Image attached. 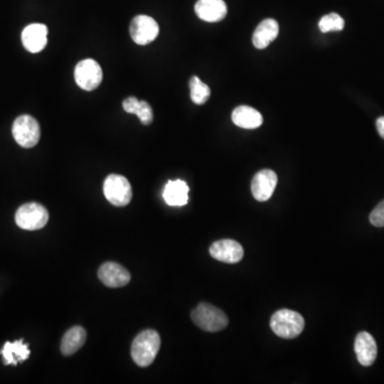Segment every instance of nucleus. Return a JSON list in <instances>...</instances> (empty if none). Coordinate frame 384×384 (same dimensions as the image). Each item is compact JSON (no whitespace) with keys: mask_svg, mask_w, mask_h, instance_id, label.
Returning <instances> with one entry per match:
<instances>
[{"mask_svg":"<svg viewBox=\"0 0 384 384\" xmlns=\"http://www.w3.org/2000/svg\"><path fill=\"white\" fill-rule=\"evenodd\" d=\"M193 323L206 332H219L229 325L223 311L209 303H199L192 313Z\"/></svg>","mask_w":384,"mask_h":384,"instance_id":"nucleus-3","label":"nucleus"},{"mask_svg":"<svg viewBox=\"0 0 384 384\" xmlns=\"http://www.w3.org/2000/svg\"><path fill=\"white\" fill-rule=\"evenodd\" d=\"M0 353L6 365H16L19 362L26 361L29 358L30 351L23 340H19L14 343L6 342Z\"/></svg>","mask_w":384,"mask_h":384,"instance_id":"nucleus-20","label":"nucleus"},{"mask_svg":"<svg viewBox=\"0 0 384 384\" xmlns=\"http://www.w3.org/2000/svg\"><path fill=\"white\" fill-rule=\"evenodd\" d=\"M130 33L136 44L145 46L156 40L160 33V26L153 17L138 15L130 23Z\"/></svg>","mask_w":384,"mask_h":384,"instance_id":"nucleus-8","label":"nucleus"},{"mask_svg":"<svg viewBox=\"0 0 384 384\" xmlns=\"http://www.w3.org/2000/svg\"><path fill=\"white\" fill-rule=\"evenodd\" d=\"M85 340H87V332L83 327L71 328L62 338L61 345H60L62 355L66 357L74 355L85 345Z\"/></svg>","mask_w":384,"mask_h":384,"instance_id":"nucleus-18","label":"nucleus"},{"mask_svg":"<svg viewBox=\"0 0 384 384\" xmlns=\"http://www.w3.org/2000/svg\"><path fill=\"white\" fill-rule=\"evenodd\" d=\"M370 221L374 227H384V199L373 210L370 216Z\"/></svg>","mask_w":384,"mask_h":384,"instance_id":"nucleus-23","label":"nucleus"},{"mask_svg":"<svg viewBox=\"0 0 384 384\" xmlns=\"http://www.w3.org/2000/svg\"><path fill=\"white\" fill-rule=\"evenodd\" d=\"M190 98L195 105H204L210 96V89L199 77L192 76L190 81Z\"/></svg>","mask_w":384,"mask_h":384,"instance_id":"nucleus-21","label":"nucleus"},{"mask_svg":"<svg viewBox=\"0 0 384 384\" xmlns=\"http://www.w3.org/2000/svg\"><path fill=\"white\" fill-rule=\"evenodd\" d=\"M345 21L338 13H330L321 17L319 21V29L323 33L331 31H341L344 29Z\"/></svg>","mask_w":384,"mask_h":384,"instance_id":"nucleus-22","label":"nucleus"},{"mask_svg":"<svg viewBox=\"0 0 384 384\" xmlns=\"http://www.w3.org/2000/svg\"><path fill=\"white\" fill-rule=\"evenodd\" d=\"M304 318L299 313L291 310H280L274 313L270 321L272 331L282 338H297L304 329Z\"/></svg>","mask_w":384,"mask_h":384,"instance_id":"nucleus-2","label":"nucleus"},{"mask_svg":"<svg viewBox=\"0 0 384 384\" xmlns=\"http://www.w3.org/2000/svg\"><path fill=\"white\" fill-rule=\"evenodd\" d=\"M75 81L81 89L93 91L100 87L103 81V70L93 59L81 60L75 66Z\"/></svg>","mask_w":384,"mask_h":384,"instance_id":"nucleus-7","label":"nucleus"},{"mask_svg":"<svg viewBox=\"0 0 384 384\" xmlns=\"http://www.w3.org/2000/svg\"><path fill=\"white\" fill-rule=\"evenodd\" d=\"M209 253L217 261L236 264L244 257V248L235 240L221 239L210 246Z\"/></svg>","mask_w":384,"mask_h":384,"instance_id":"nucleus-10","label":"nucleus"},{"mask_svg":"<svg viewBox=\"0 0 384 384\" xmlns=\"http://www.w3.org/2000/svg\"><path fill=\"white\" fill-rule=\"evenodd\" d=\"M98 278L106 286L117 289L130 282V274L128 269L113 261L105 263L98 270Z\"/></svg>","mask_w":384,"mask_h":384,"instance_id":"nucleus-12","label":"nucleus"},{"mask_svg":"<svg viewBox=\"0 0 384 384\" xmlns=\"http://www.w3.org/2000/svg\"><path fill=\"white\" fill-rule=\"evenodd\" d=\"M279 34V24L276 19H264L253 33V45L255 48L264 49L276 40Z\"/></svg>","mask_w":384,"mask_h":384,"instance_id":"nucleus-15","label":"nucleus"},{"mask_svg":"<svg viewBox=\"0 0 384 384\" xmlns=\"http://www.w3.org/2000/svg\"><path fill=\"white\" fill-rule=\"evenodd\" d=\"M104 194L113 205L124 207L132 201V186L123 175H110L104 182Z\"/></svg>","mask_w":384,"mask_h":384,"instance_id":"nucleus-6","label":"nucleus"},{"mask_svg":"<svg viewBox=\"0 0 384 384\" xmlns=\"http://www.w3.org/2000/svg\"><path fill=\"white\" fill-rule=\"evenodd\" d=\"M164 199L170 206H184L190 199V187L182 180L167 183L164 190Z\"/></svg>","mask_w":384,"mask_h":384,"instance_id":"nucleus-17","label":"nucleus"},{"mask_svg":"<svg viewBox=\"0 0 384 384\" xmlns=\"http://www.w3.org/2000/svg\"><path fill=\"white\" fill-rule=\"evenodd\" d=\"M194 10L202 21L217 23L227 16V6L223 0H197Z\"/></svg>","mask_w":384,"mask_h":384,"instance_id":"nucleus-14","label":"nucleus"},{"mask_svg":"<svg viewBox=\"0 0 384 384\" xmlns=\"http://www.w3.org/2000/svg\"><path fill=\"white\" fill-rule=\"evenodd\" d=\"M232 120L238 128L255 130L263 124V117L256 109L249 106H239L232 113Z\"/></svg>","mask_w":384,"mask_h":384,"instance_id":"nucleus-16","label":"nucleus"},{"mask_svg":"<svg viewBox=\"0 0 384 384\" xmlns=\"http://www.w3.org/2000/svg\"><path fill=\"white\" fill-rule=\"evenodd\" d=\"M276 184H278V177L276 172L269 169H264L253 177L251 192L256 201H268L274 194Z\"/></svg>","mask_w":384,"mask_h":384,"instance_id":"nucleus-9","label":"nucleus"},{"mask_svg":"<svg viewBox=\"0 0 384 384\" xmlns=\"http://www.w3.org/2000/svg\"><path fill=\"white\" fill-rule=\"evenodd\" d=\"M48 29L44 24H31L21 32V42L29 53H38L47 45Z\"/></svg>","mask_w":384,"mask_h":384,"instance_id":"nucleus-11","label":"nucleus"},{"mask_svg":"<svg viewBox=\"0 0 384 384\" xmlns=\"http://www.w3.org/2000/svg\"><path fill=\"white\" fill-rule=\"evenodd\" d=\"M160 334L155 330H145L135 338L132 345V358L140 368H147L153 363L160 349Z\"/></svg>","mask_w":384,"mask_h":384,"instance_id":"nucleus-1","label":"nucleus"},{"mask_svg":"<svg viewBox=\"0 0 384 384\" xmlns=\"http://www.w3.org/2000/svg\"><path fill=\"white\" fill-rule=\"evenodd\" d=\"M377 130H378L379 135L381 138L384 139V117L379 118L376 122Z\"/></svg>","mask_w":384,"mask_h":384,"instance_id":"nucleus-24","label":"nucleus"},{"mask_svg":"<svg viewBox=\"0 0 384 384\" xmlns=\"http://www.w3.org/2000/svg\"><path fill=\"white\" fill-rule=\"evenodd\" d=\"M12 135L17 145L25 149H31L40 141V124L31 115H19L13 123Z\"/></svg>","mask_w":384,"mask_h":384,"instance_id":"nucleus-5","label":"nucleus"},{"mask_svg":"<svg viewBox=\"0 0 384 384\" xmlns=\"http://www.w3.org/2000/svg\"><path fill=\"white\" fill-rule=\"evenodd\" d=\"M49 214L46 208L41 204L31 202L24 204L15 214L17 227L26 231H38L48 222Z\"/></svg>","mask_w":384,"mask_h":384,"instance_id":"nucleus-4","label":"nucleus"},{"mask_svg":"<svg viewBox=\"0 0 384 384\" xmlns=\"http://www.w3.org/2000/svg\"><path fill=\"white\" fill-rule=\"evenodd\" d=\"M355 351L358 361L361 365H373L378 353L376 341L368 332H361L356 338Z\"/></svg>","mask_w":384,"mask_h":384,"instance_id":"nucleus-13","label":"nucleus"},{"mask_svg":"<svg viewBox=\"0 0 384 384\" xmlns=\"http://www.w3.org/2000/svg\"><path fill=\"white\" fill-rule=\"evenodd\" d=\"M124 110L130 115H136L143 125H150L154 120L153 109L145 100H140L135 96H130L123 100Z\"/></svg>","mask_w":384,"mask_h":384,"instance_id":"nucleus-19","label":"nucleus"}]
</instances>
